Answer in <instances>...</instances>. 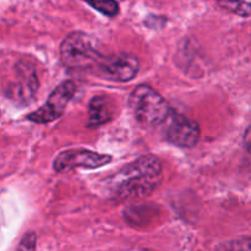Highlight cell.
Returning <instances> with one entry per match:
<instances>
[{"mask_svg":"<svg viewBox=\"0 0 251 251\" xmlns=\"http://www.w3.org/2000/svg\"><path fill=\"white\" fill-rule=\"evenodd\" d=\"M162 181V163L153 154H145L123 167L110 183L112 196L119 201L151 195Z\"/></svg>","mask_w":251,"mask_h":251,"instance_id":"cell-1","label":"cell"},{"mask_svg":"<svg viewBox=\"0 0 251 251\" xmlns=\"http://www.w3.org/2000/svg\"><path fill=\"white\" fill-rule=\"evenodd\" d=\"M129 107L135 119L149 127L163 124L173 112L167 100L149 85H140L132 91Z\"/></svg>","mask_w":251,"mask_h":251,"instance_id":"cell-2","label":"cell"},{"mask_svg":"<svg viewBox=\"0 0 251 251\" xmlns=\"http://www.w3.org/2000/svg\"><path fill=\"white\" fill-rule=\"evenodd\" d=\"M102 54L92 46L88 36L74 32L65 37L60 46V60L68 69H87L97 66Z\"/></svg>","mask_w":251,"mask_h":251,"instance_id":"cell-3","label":"cell"},{"mask_svg":"<svg viewBox=\"0 0 251 251\" xmlns=\"http://www.w3.org/2000/svg\"><path fill=\"white\" fill-rule=\"evenodd\" d=\"M76 85L73 81H64L49 95L47 102L37 110L28 114L27 119L36 124H48L63 115L69 102L74 97Z\"/></svg>","mask_w":251,"mask_h":251,"instance_id":"cell-4","label":"cell"},{"mask_svg":"<svg viewBox=\"0 0 251 251\" xmlns=\"http://www.w3.org/2000/svg\"><path fill=\"white\" fill-rule=\"evenodd\" d=\"M112 156L86 149H71L60 152L53 162L56 173H65L75 168L96 169L112 162Z\"/></svg>","mask_w":251,"mask_h":251,"instance_id":"cell-5","label":"cell"},{"mask_svg":"<svg viewBox=\"0 0 251 251\" xmlns=\"http://www.w3.org/2000/svg\"><path fill=\"white\" fill-rule=\"evenodd\" d=\"M97 66L108 80L129 82L139 73L140 63L134 54L119 53L115 55L103 56Z\"/></svg>","mask_w":251,"mask_h":251,"instance_id":"cell-6","label":"cell"},{"mask_svg":"<svg viewBox=\"0 0 251 251\" xmlns=\"http://www.w3.org/2000/svg\"><path fill=\"white\" fill-rule=\"evenodd\" d=\"M167 122L168 126L166 129V137L171 144L186 149L198 144L201 136L198 123L176 112H172Z\"/></svg>","mask_w":251,"mask_h":251,"instance_id":"cell-7","label":"cell"},{"mask_svg":"<svg viewBox=\"0 0 251 251\" xmlns=\"http://www.w3.org/2000/svg\"><path fill=\"white\" fill-rule=\"evenodd\" d=\"M17 78L14 86H11L10 96L20 102H28L36 95L38 88V78L36 71L31 65L20 64L16 68Z\"/></svg>","mask_w":251,"mask_h":251,"instance_id":"cell-8","label":"cell"},{"mask_svg":"<svg viewBox=\"0 0 251 251\" xmlns=\"http://www.w3.org/2000/svg\"><path fill=\"white\" fill-rule=\"evenodd\" d=\"M113 118V103L107 96H95L88 104V127H98Z\"/></svg>","mask_w":251,"mask_h":251,"instance_id":"cell-9","label":"cell"},{"mask_svg":"<svg viewBox=\"0 0 251 251\" xmlns=\"http://www.w3.org/2000/svg\"><path fill=\"white\" fill-rule=\"evenodd\" d=\"M222 9L238 15V16H251V0H217Z\"/></svg>","mask_w":251,"mask_h":251,"instance_id":"cell-10","label":"cell"},{"mask_svg":"<svg viewBox=\"0 0 251 251\" xmlns=\"http://www.w3.org/2000/svg\"><path fill=\"white\" fill-rule=\"evenodd\" d=\"M83 1L108 17H115L119 14V4L117 0H83Z\"/></svg>","mask_w":251,"mask_h":251,"instance_id":"cell-11","label":"cell"},{"mask_svg":"<svg viewBox=\"0 0 251 251\" xmlns=\"http://www.w3.org/2000/svg\"><path fill=\"white\" fill-rule=\"evenodd\" d=\"M218 251H251V239L242 238V239L232 240L221 245Z\"/></svg>","mask_w":251,"mask_h":251,"instance_id":"cell-12","label":"cell"},{"mask_svg":"<svg viewBox=\"0 0 251 251\" xmlns=\"http://www.w3.org/2000/svg\"><path fill=\"white\" fill-rule=\"evenodd\" d=\"M34 249H36V235L33 233H28L21 240L17 251H34Z\"/></svg>","mask_w":251,"mask_h":251,"instance_id":"cell-13","label":"cell"},{"mask_svg":"<svg viewBox=\"0 0 251 251\" xmlns=\"http://www.w3.org/2000/svg\"><path fill=\"white\" fill-rule=\"evenodd\" d=\"M244 145L245 147H249L251 146V125L247 129L244 134Z\"/></svg>","mask_w":251,"mask_h":251,"instance_id":"cell-14","label":"cell"},{"mask_svg":"<svg viewBox=\"0 0 251 251\" xmlns=\"http://www.w3.org/2000/svg\"><path fill=\"white\" fill-rule=\"evenodd\" d=\"M247 150H248V152H249V153L251 154V146H249V147H247Z\"/></svg>","mask_w":251,"mask_h":251,"instance_id":"cell-15","label":"cell"}]
</instances>
